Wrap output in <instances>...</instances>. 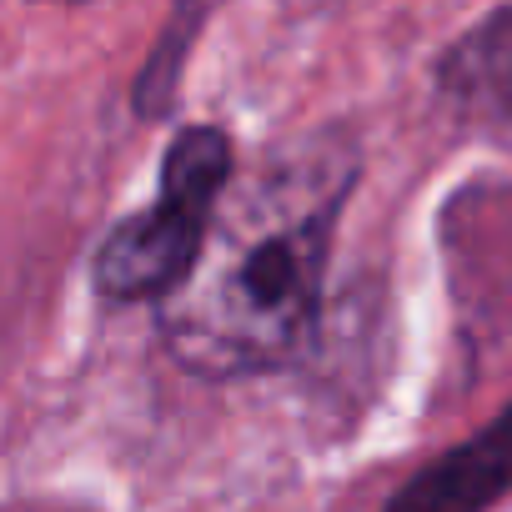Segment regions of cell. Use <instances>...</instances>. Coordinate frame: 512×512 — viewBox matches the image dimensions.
<instances>
[{"instance_id": "obj_6", "label": "cell", "mask_w": 512, "mask_h": 512, "mask_svg": "<svg viewBox=\"0 0 512 512\" xmlns=\"http://www.w3.org/2000/svg\"><path fill=\"white\" fill-rule=\"evenodd\" d=\"M61 6H76V0H61Z\"/></svg>"}, {"instance_id": "obj_4", "label": "cell", "mask_w": 512, "mask_h": 512, "mask_svg": "<svg viewBox=\"0 0 512 512\" xmlns=\"http://www.w3.org/2000/svg\"><path fill=\"white\" fill-rule=\"evenodd\" d=\"M507 492H512V402L462 447L412 472L387 497L382 512H487Z\"/></svg>"}, {"instance_id": "obj_2", "label": "cell", "mask_w": 512, "mask_h": 512, "mask_svg": "<svg viewBox=\"0 0 512 512\" xmlns=\"http://www.w3.org/2000/svg\"><path fill=\"white\" fill-rule=\"evenodd\" d=\"M236 176L221 126H186L161 156V196L116 221L96 251V292L111 302H166L201 251L211 211Z\"/></svg>"}, {"instance_id": "obj_1", "label": "cell", "mask_w": 512, "mask_h": 512, "mask_svg": "<svg viewBox=\"0 0 512 512\" xmlns=\"http://www.w3.org/2000/svg\"><path fill=\"white\" fill-rule=\"evenodd\" d=\"M357 146L312 131L231 176L186 282L156 307L166 352L196 377H256L297 362L322 312Z\"/></svg>"}, {"instance_id": "obj_5", "label": "cell", "mask_w": 512, "mask_h": 512, "mask_svg": "<svg viewBox=\"0 0 512 512\" xmlns=\"http://www.w3.org/2000/svg\"><path fill=\"white\" fill-rule=\"evenodd\" d=\"M206 6H211V0H181V11H186V16H201Z\"/></svg>"}, {"instance_id": "obj_3", "label": "cell", "mask_w": 512, "mask_h": 512, "mask_svg": "<svg viewBox=\"0 0 512 512\" xmlns=\"http://www.w3.org/2000/svg\"><path fill=\"white\" fill-rule=\"evenodd\" d=\"M437 96L457 126L512 156V6H497L442 51Z\"/></svg>"}]
</instances>
